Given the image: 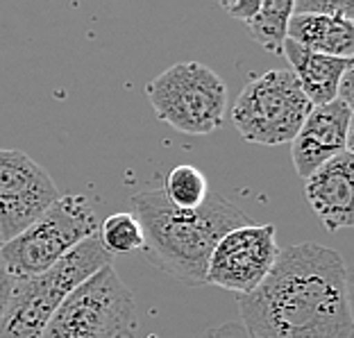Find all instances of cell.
Returning <instances> with one entry per match:
<instances>
[{"mask_svg": "<svg viewBox=\"0 0 354 338\" xmlns=\"http://www.w3.org/2000/svg\"><path fill=\"white\" fill-rule=\"evenodd\" d=\"M239 311L250 338H354L348 265L318 243L279 250L261 284L239 295Z\"/></svg>", "mask_w": 354, "mask_h": 338, "instance_id": "1", "label": "cell"}, {"mask_svg": "<svg viewBox=\"0 0 354 338\" xmlns=\"http://www.w3.org/2000/svg\"><path fill=\"white\" fill-rule=\"evenodd\" d=\"M132 214L141 223L143 252L166 272L187 284H205L207 263L216 243L234 227L245 225V212L221 193H209L193 212L175 209L162 189L136 193Z\"/></svg>", "mask_w": 354, "mask_h": 338, "instance_id": "2", "label": "cell"}, {"mask_svg": "<svg viewBox=\"0 0 354 338\" xmlns=\"http://www.w3.org/2000/svg\"><path fill=\"white\" fill-rule=\"evenodd\" d=\"M109 263L111 254L98 236H91L46 272L14 279L10 302L0 320V338H41L64 300Z\"/></svg>", "mask_w": 354, "mask_h": 338, "instance_id": "3", "label": "cell"}, {"mask_svg": "<svg viewBox=\"0 0 354 338\" xmlns=\"http://www.w3.org/2000/svg\"><path fill=\"white\" fill-rule=\"evenodd\" d=\"M98 216L88 198L59 196L28 229L0 245V259L14 279L39 275L98 234Z\"/></svg>", "mask_w": 354, "mask_h": 338, "instance_id": "4", "label": "cell"}, {"mask_svg": "<svg viewBox=\"0 0 354 338\" xmlns=\"http://www.w3.org/2000/svg\"><path fill=\"white\" fill-rule=\"evenodd\" d=\"M136 334L134 295L109 263L64 300L41 338H136Z\"/></svg>", "mask_w": 354, "mask_h": 338, "instance_id": "5", "label": "cell"}, {"mask_svg": "<svg viewBox=\"0 0 354 338\" xmlns=\"http://www.w3.org/2000/svg\"><path fill=\"white\" fill-rule=\"evenodd\" d=\"M150 107L184 134H212L227 114V84L200 62H182L146 84Z\"/></svg>", "mask_w": 354, "mask_h": 338, "instance_id": "6", "label": "cell"}, {"mask_svg": "<svg viewBox=\"0 0 354 338\" xmlns=\"http://www.w3.org/2000/svg\"><path fill=\"white\" fill-rule=\"evenodd\" d=\"M311 102L291 71H266L250 77L232 107V123L245 141L281 146L295 139Z\"/></svg>", "mask_w": 354, "mask_h": 338, "instance_id": "7", "label": "cell"}, {"mask_svg": "<svg viewBox=\"0 0 354 338\" xmlns=\"http://www.w3.org/2000/svg\"><path fill=\"white\" fill-rule=\"evenodd\" d=\"M279 250L275 225L234 227L212 250L205 284L234 291L239 295L252 293L275 265Z\"/></svg>", "mask_w": 354, "mask_h": 338, "instance_id": "8", "label": "cell"}, {"mask_svg": "<svg viewBox=\"0 0 354 338\" xmlns=\"http://www.w3.org/2000/svg\"><path fill=\"white\" fill-rule=\"evenodd\" d=\"M59 191L53 177L26 152L0 148V236L12 241L28 229Z\"/></svg>", "mask_w": 354, "mask_h": 338, "instance_id": "9", "label": "cell"}, {"mask_svg": "<svg viewBox=\"0 0 354 338\" xmlns=\"http://www.w3.org/2000/svg\"><path fill=\"white\" fill-rule=\"evenodd\" d=\"M352 107L343 100H332L320 107H311L302 127L291 141V157L295 173L307 177L336 155L350 148Z\"/></svg>", "mask_w": 354, "mask_h": 338, "instance_id": "10", "label": "cell"}, {"mask_svg": "<svg viewBox=\"0 0 354 338\" xmlns=\"http://www.w3.org/2000/svg\"><path fill=\"white\" fill-rule=\"evenodd\" d=\"M354 157L345 150L304 180L307 203L329 232L354 225Z\"/></svg>", "mask_w": 354, "mask_h": 338, "instance_id": "11", "label": "cell"}, {"mask_svg": "<svg viewBox=\"0 0 354 338\" xmlns=\"http://www.w3.org/2000/svg\"><path fill=\"white\" fill-rule=\"evenodd\" d=\"M281 55L291 64V73L295 75L311 107H320V104L336 100L341 79L352 68V59L307 50V48L293 44L291 39L284 41Z\"/></svg>", "mask_w": 354, "mask_h": 338, "instance_id": "12", "label": "cell"}, {"mask_svg": "<svg viewBox=\"0 0 354 338\" xmlns=\"http://www.w3.org/2000/svg\"><path fill=\"white\" fill-rule=\"evenodd\" d=\"M286 39L307 50L352 59L354 23L320 14H291Z\"/></svg>", "mask_w": 354, "mask_h": 338, "instance_id": "13", "label": "cell"}, {"mask_svg": "<svg viewBox=\"0 0 354 338\" xmlns=\"http://www.w3.org/2000/svg\"><path fill=\"white\" fill-rule=\"evenodd\" d=\"M293 3L295 0H261L257 16L245 23L252 41L272 55H281L288 32V21H291L293 14Z\"/></svg>", "mask_w": 354, "mask_h": 338, "instance_id": "14", "label": "cell"}, {"mask_svg": "<svg viewBox=\"0 0 354 338\" xmlns=\"http://www.w3.org/2000/svg\"><path fill=\"white\" fill-rule=\"evenodd\" d=\"M162 193L175 209L193 212V209H198L205 203L212 191H209V182L200 168L191 164H180L171 168V173L166 175Z\"/></svg>", "mask_w": 354, "mask_h": 338, "instance_id": "15", "label": "cell"}, {"mask_svg": "<svg viewBox=\"0 0 354 338\" xmlns=\"http://www.w3.org/2000/svg\"><path fill=\"white\" fill-rule=\"evenodd\" d=\"M98 241L111 256L114 254H132L143 250L146 236H143L141 223L132 212H118L107 216L98 227Z\"/></svg>", "mask_w": 354, "mask_h": 338, "instance_id": "16", "label": "cell"}, {"mask_svg": "<svg viewBox=\"0 0 354 338\" xmlns=\"http://www.w3.org/2000/svg\"><path fill=\"white\" fill-rule=\"evenodd\" d=\"M293 14H320L352 23L354 3L352 0H300V3H293Z\"/></svg>", "mask_w": 354, "mask_h": 338, "instance_id": "17", "label": "cell"}, {"mask_svg": "<svg viewBox=\"0 0 354 338\" xmlns=\"http://www.w3.org/2000/svg\"><path fill=\"white\" fill-rule=\"evenodd\" d=\"M261 7V0H236V3H223V10L227 12L232 19H239V21H252L257 12Z\"/></svg>", "mask_w": 354, "mask_h": 338, "instance_id": "18", "label": "cell"}, {"mask_svg": "<svg viewBox=\"0 0 354 338\" xmlns=\"http://www.w3.org/2000/svg\"><path fill=\"white\" fill-rule=\"evenodd\" d=\"M200 338H250V334L245 332V327L241 323H227L207 329Z\"/></svg>", "mask_w": 354, "mask_h": 338, "instance_id": "19", "label": "cell"}, {"mask_svg": "<svg viewBox=\"0 0 354 338\" xmlns=\"http://www.w3.org/2000/svg\"><path fill=\"white\" fill-rule=\"evenodd\" d=\"M12 286H14V277L10 275V270H7L5 261L0 259V320H3V316H5L7 302H10Z\"/></svg>", "mask_w": 354, "mask_h": 338, "instance_id": "20", "label": "cell"}, {"mask_svg": "<svg viewBox=\"0 0 354 338\" xmlns=\"http://www.w3.org/2000/svg\"><path fill=\"white\" fill-rule=\"evenodd\" d=\"M0 245H3V236H0Z\"/></svg>", "mask_w": 354, "mask_h": 338, "instance_id": "21", "label": "cell"}]
</instances>
